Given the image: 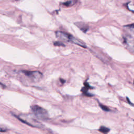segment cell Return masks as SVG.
<instances>
[{"instance_id": "2", "label": "cell", "mask_w": 134, "mask_h": 134, "mask_svg": "<svg viewBox=\"0 0 134 134\" xmlns=\"http://www.w3.org/2000/svg\"><path fill=\"white\" fill-rule=\"evenodd\" d=\"M20 73L26 77L29 82L34 83L39 82L42 77V73L37 71L22 70L20 71Z\"/></svg>"}, {"instance_id": "5", "label": "cell", "mask_w": 134, "mask_h": 134, "mask_svg": "<svg viewBox=\"0 0 134 134\" xmlns=\"http://www.w3.org/2000/svg\"><path fill=\"white\" fill-rule=\"evenodd\" d=\"M76 25L83 32H86V31L88 29V27L87 26V25L85 24L84 23H75Z\"/></svg>"}, {"instance_id": "4", "label": "cell", "mask_w": 134, "mask_h": 134, "mask_svg": "<svg viewBox=\"0 0 134 134\" xmlns=\"http://www.w3.org/2000/svg\"><path fill=\"white\" fill-rule=\"evenodd\" d=\"M55 35L60 40L63 41H66V42H71V38L72 36L67 34L64 32L58 31L55 32Z\"/></svg>"}, {"instance_id": "10", "label": "cell", "mask_w": 134, "mask_h": 134, "mask_svg": "<svg viewBox=\"0 0 134 134\" xmlns=\"http://www.w3.org/2000/svg\"><path fill=\"white\" fill-rule=\"evenodd\" d=\"M71 4H72V1H67V2H65V3H63V5H65V6H70Z\"/></svg>"}, {"instance_id": "3", "label": "cell", "mask_w": 134, "mask_h": 134, "mask_svg": "<svg viewBox=\"0 0 134 134\" xmlns=\"http://www.w3.org/2000/svg\"><path fill=\"white\" fill-rule=\"evenodd\" d=\"M31 111L34 116L38 119L46 120L49 118L48 111L38 105H34L31 107Z\"/></svg>"}, {"instance_id": "1", "label": "cell", "mask_w": 134, "mask_h": 134, "mask_svg": "<svg viewBox=\"0 0 134 134\" xmlns=\"http://www.w3.org/2000/svg\"><path fill=\"white\" fill-rule=\"evenodd\" d=\"M16 117L22 122L31 127L38 128H41L43 127L40 122L29 114H20Z\"/></svg>"}, {"instance_id": "11", "label": "cell", "mask_w": 134, "mask_h": 134, "mask_svg": "<svg viewBox=\"0 0 134 134\" xmlns=\"http://www.w3.org/2000/svg\"><path fill=\"white\" fill-rule=\"evenodd\" d=\"M133 84H134V81H133Z\"/></svg>"}, {"instance_id": "9", "label": "cell", "mask_w": 134, "mask_h": 134, "mask_svg": "<svg viewBox=\"0 0 134 134\" xmlns=\"http://www.w3.org/2000/svg\"><path fill=\"white\" fill-rule=\"evenodd\" d=\"M54 44L55 46H64V44L62 43L61 42H59V41H56L54 43Z\"/></svg>"}, {"instance_id": "7", "label": "cell", "mask_w": 134, "mask_h": 134, "mask_svg": "<svg viewBox=\"0 0 134 134\" xmlns=\"http://www.w3.org/2000/svg\"><path fill=\"white\" fill-rule=\"evenodd\" d=\"M99 106L101 107V108L103 110H104V111H109V109L108 108V107H107L106 106H104V105H103L102 104H99Z\"/></svg>"}, {"instance_id": "8", "label": "cell", "mask_w": 134, "mask_h": 134, "mask_svg": "<svg viewBox=\"0 0 134 134\" xmlns=\"http://www.w3.org/2000/svg\"><path fill=\"white\" fill-rule=\"evenodd\" d=\"M126 27H128L130 29V30L134 34V24H131V25H129L126 26Z\"/></svg>"}, {"instance_id": "6", "label": "cell", "mask_w": 134, "mask_h": 134, "mask_svg": "<svg viewBox=\"0 0 134 134\" xmlns=\"http://www.w3.org/2000/svg\"><path fill=\"white\" fill-rule=\"evenodd\" d=\"M100 132H103V133H107V132H108L109 131V128H107V127H104V126H101L100 128H99V130H98Z\"/></svg>"}]
</instances>
